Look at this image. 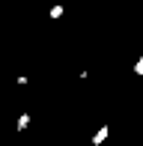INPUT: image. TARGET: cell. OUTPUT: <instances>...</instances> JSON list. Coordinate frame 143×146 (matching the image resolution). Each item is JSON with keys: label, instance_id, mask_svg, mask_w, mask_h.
<instances>
[{"label": "cell", "instance_id": "cell-1", "mask_svg": "<svg viewBox=\"0 0 143 146\" xmlns=\"http://www.w3.org/2000/svg\"><path fill=\"white\" fill-rule=\"evenodd\" d=\"M107 134H110V128H107V125H101V128L95 131V137H93V146H101V143L107 140Z\"/></svg>", "mask_w": 143, "mask_h": 146}, {"label": "cell", "instance_id": "cell-2", "mask_svg": "<svg viewBox=\"0 0 143 146\" xmlns=\"http://www.w3.org/2000/svg\"><path fill=\"white\" fill-rule=\"evenodd\" d=\"M18 131H24V128H27V125H30V113H21V116H18Z\"/></svg>", "mask_w": 143, "mask_h": 146}, {"label": "cell", "instance_id": "cell-3", "mask_svg": "<svg viewBox=\"0 0 143 146\" xmlns=\"http://www.w3.org/2000/svg\"><path fill=\"white\" fill-rule=\"evenodd\" d=\"M63 12H66V9H63V6H60V3H57V6H51V18H60V15H63Z\"/></svg>", "mask_w": 143, "mask_h": 146}, {"label": "cell", "instance_id": "cell-4", "mask_svg": "<svg viewBox=\"0 0 143 146\" xmlns=\"http://www.w3.org/2000/svg\"><path fill=\"white\" fill-rule=\"evenodd\" d=\"M134 75H143V57L137 60V63H134Z\"/></svg>", "mask_w": 143, "mask_h": 146}]
</instances>
